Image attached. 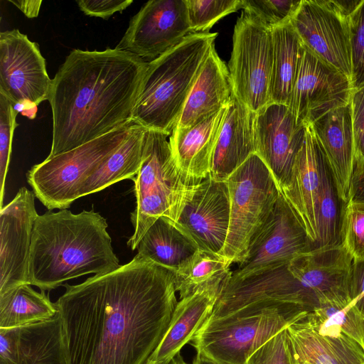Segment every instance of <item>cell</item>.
<instances>
[{
	"mask_svg": "<svg viewBox=\"0 0 364 364\" xmlns=\"http://www.w3.org/2000/svg\"><path fill=\"white\" fill-rule=\"evenodd\" d=\"M271 31L273 60L269 103L288 106L303 45L290 20Z\"/></svg>",
	"mask_w": 364,
	"mask_h": 364,
	"instance_id": "cell-27",
	"label": "cell"
},
{
	"mask_svg": "<svg viewBox=\"0 0 364 364\" xmlns=\"http://www.w3.org/2000/svg\"><path fill=\"white\" fill-rule=\"evenodd\" d=\"M234 95L228 68L213 45L175 127H186L228 105Z\"/></svg>",
	"mask_w": 364,
	"mask_h": 364,
	"instance_id": "cell-24",
	"label": "cell"
},
{
	"mask_svg": "<svg viewBox=\"0 0 364 364\" xmlns=\"http://www.w3.org/2000/svg\"><path fill=\"white\" fill-rule=\"evenodd\" d=\"M192 364H218L212 360L203 356V355L198 353L195 356Z\"/></svg>",
	"mask_w": 364,
	"mask_h": 364,
	"instance_id": "cell-44",
	"label": "cell"
},
{
	"mask_svg": "<svg viewBox=\"0 0 364 364\" xmlns=\"http://www.w3.org/2000/svg\"><path fill=\"white\" fill-rule=\"evenodd\" d=\"M230 265L224 256L198 249L174 271L176 289L180 299L224 279L231 273Z\"/></svg>",
	"mask_w": 364,
	"mask_h": 364,
	"instance_id": "cell-30",
	"label": "cell"
},
{
	"mask_svg": "<svg viewBox=\"0 0 364 364\" xmlns=\"http://www.w3.org/2000/svg\"><path fill=\"white\" fill-rule=\"evenodd\" d=\"M63 286L55 303L67 364H146L178 302L174 271L138 253L114 271Z\"/></svg>",
	"mask_w": 364,
	"mask_h": 364,
	"instance_id": "cell-1",
	"label": "cell"
},
{
	"mask_svg": "<svg viewBox=\"0 0 364 364\" xmlns=\"http://www.w3.org/2000/svg\"><path fill=\"white\" fill-rule=\"evenodd\" d=\"M146 129L136 124L123 144L82 184L80 198L124 179H133L143 157Z\"/></svg>",
	"mask_w": 364,
	"mask_h": 364,
	"instance_id": "cell-26",
	"label": "cell"
},
{
	"mask_svg": "<svg viewBox=\"0 0 364 364\" xmlns=\"http://www.w3.org/2000/svg\"><path fill=\"white\" fill-rule=\"evenodd\" d=\"M225 181L230 196V223L220 255L230 264H239L269 218L280 193L270 171L256 154Z\"/></svg>",
	"mask_w": 364,
	"mask_h": 364,
	"instance_id": "cell-8",
	"label": "cell"
},
{
	"mask_svg": "<svg viewBox=\"0 0 364 364\" xmlns=\"http://www.w3.org/2000/svg\"><path fill=\"white\" fill-rule=\"evenodd\" d=\"M313 312L317 316L336 325L364 350V315L351 301L346 304L328 305Z\"/></svg>",
	"mask_w": 364,
	"mask_h": 364,
	"instance_id": "cell-34",
	"label": "cell"
},
{
	"mask_svg": "<svg viewBox=\"0 0 364 364\" xmlns=\"http://www.w3.org/2000/svg\"><path fill=\"white\" fill-rule=\"evenodd\" d=\"M230 211L227 182L209 175L195 187L177 223L199 249L220 254L228 232Z\"/></svg>",
	"mask_w": 364,
	"mask_h": 364,
	"instance_id": "cell-17",
	"label": "cell"
},
{
	"mask_svg": "<svg viewBox=\"0 0 364 364\" xmlns=\"http://www.w3.org/2000/svg\"><path fill=\"white\" fill-rule=\"evenodd\" d=\"M305 132L306 126L296 122L286 105L271 102L255 113V154L270 171L279 191L289 179Z\"/></svg>",
	"mask_w": 364,
	"mask_h": 364,
	"instance_id": "cell-16",
	"label": "cell"
},
{
	"mask_svg": "<svg viewBox=\"0 0 364 364\" xmlns=\"http://www.w3.org/2000/svg\"><path fill=\"white\" fill-rule=\"evenodd\" d=\"M247 364H292L286 328L255 350Z\"/></svg>",
	"mask_w": 364,
	"mask_h": 364,
	"instance_id": "cell-38",
	"label": "cell"
},
{
	"mask_svg": "<svg viewBox=\"0 0 364 364\" xmlns=\"http://www.w3.org/2000/svg\"><path fill=\"white\" fill-rule=\"evenodd\" d=\"M311 125L331 168L338 196L346 204L355 163L350 102L326 112Z\"/></svg>",
	"mask_w": 364,
	"mask_h": 364,
	"instance_id": "cell-21",
	"label": "cell"
},
{
	"mask_svg": "<svg viewBox=\"0 0 364 364\" xmlns=\"http://www.w3.org/2000/svg\"><path fill=\"white\" fill-rule=\"evenodd\" d=\"M303 313L286 328L294 361L299 364H348Z\"/></svg>",
	"mask_w": 364,
	"mask_h": 364,
	"instance_id": "cell-29",
	"label": "cell"
},
{
	"mask_svg": "<svg viewBox=\"0 0 364 364\" xmlns=\"http://www.w3.org/2000/svg\"><path fill=\"white\" fill-rule=\"evenodd\" d=\"M107 227L106 219L93 209L38 215L30 250L29 284L50 291L76 277L118 269Z\"/></svg>",
	"mask_w": 364,
	"mask_h": 364,
	"instance_id": "cell-3",
	"label": "cell"
},
{
	"mask_svg": "<svg viewBox=\"0 0 364 364\" xmlns=\"http://www.w3.org/2000/svg\"><path fill=\"white\" fill-rule=\"evenodd\" d=\"M217 36L191 33L148 63L132 113L134 124L171 135Z\"/></svg>",
	"mask_w": 364,
	"mask_h": 364,
	"instance_id": "cell-4",
	"label": "cell"
},
{
	"mask_svg": "<svg viewBox=\"0 0 364 364\" xmlns=\"http://www.w3.org/2000/svg\"><path fill=\"white\" fill-rule=\"evenodd\" d=\"M231 274L224 279L199 288L177 302L167 331L148 363L168 364L182 348L191 341L210 316L222 285Z\"/></svg>",
	"mask_w": 364,
	"mask_h": 364,
	"instance_id": "cell-22",
	"label": "cell"
},
{
	"mask_svg": "<svg viewBox=\"0 0 364 364\" xmlns=\"http://www.w3.org/2000/svg\"><path fill=\"white\" fill-rule=\"evenodd\" d=\"M131 122L75 149L48 156L27 172V182L48 210L68 209L85 181L123 144Z\"/></svg>",
	"mask_w": 364,
	"mask_h": 364,
	"instance_id": "cell-7",
	"label": "cell"
},
{
	"mask_svg": "<svg viewBox=\"0 0 364 364\" xmlns=\"http://www.w3.org/2000/svg\"><path fill=\"white\" fill-rule=\"evenodd\" d=\"M351 79L303 46L288 107L298 124H311L350 102Z\"/></svg>",
	"mask_w": 364,
	"mask_h": 364,
	"instance_id": "cell-14",
	"label": "cell"
},
{
	"mask_svg": "<svg viewBox=\"0 0 364 364\" xmlns=\"http://www.w3.org/2000/svg\"><path fill=\"white\" fill-rule=\"evenodd\" d=\"M146 364H151V363H148V362H147Z\"/></svg>",
	"mask_w": 364,
	"mask_h": 364,
	"instance_id": "cell-47",
	"label": "cell"
},
{
	"mask_svg": "<svg viewBox=\"0 0 364 364\" xmlns=\"http://www.w3.org/2000/svg\"><path fill=\"white\" fill-rule=\"evenodd\" d=\"M191 33L209 32L220 19L242 9V0H186Z\"/></svg>",
	"mask_w": 364,
	"mask_h": 364,
	"instance_id": "cell-32",
	"label": "cell"
},
{
	"mask_svg": "<svg viewBox=\"0 0 364 364\" xmlns=\"http://www.w3.org/2000/svg\"><path fill=\"white\" fill-rule=\"evenodd\" d=\"M58 313L45 291L38 292L28 284L0 296V328H13L53 318Z\"/></svg>",
	"mask_w": 364,
	"mask_h": 364,
	"instance_id": "cell-28",
	"label": "cell"
},
{
	"mask_svg": "<svg viewBox=\"0 0 364 364\" xmlns=\"http://www.w3.org/2000/svg\"><path fill=\"white\" fill-rule=\"evenodd\" d=\"M292 364H299V363H296V362H295V361H294V360H293V359H292Z\"/></svg>",
	"mask_w": 364,
	"mask_h": 364,
	"instance_id": "cell-46",
	"label": "cell"
},
{
	"mask_svg": "<svg viewBox=\"0 0 364 364\" xmlns=\"http://www.w3.org/2000/svg\"><path fill=\"white\" fill-rule=\"evenodd\" d=\"M272 60L271 28L243 10L234 28L228 70L235 95L255 113L270 102Z\"/></svg>",
	"mask_w": 364,
	"mask_h": 364,
	"instance_id": "cell-9",
	"label": "cell"
},
{
	"mask_svg": "<svg viewBox=\"0 0 364 364\" xmlns=\"http://www.w3.org/2000/svg\"><path fill=\"white\" fill-rule=\"evenodd\" d=\"M341 240L353 260H364V202L344 204Z\"/></svg>",
	"mask_w": 364,
	"mask_h": 364,
	"instance_id": "cell-33",
	"label": "cell"
},
{
	"mask_svg": "<svg viewBox=\"0 0 364 364\" xmlns=\"http://www.w3.org/2000/svg\"><path fill=\"white\" fill-rule=\"evenodd\" d=\"M168 364H189L186 363L178 353Z\"/></svg>",
	"mask_w": 364,
	"mask_h": 364,
	"instance_id": "cell-45",
	"label": "cell"
},
{
	"mask_svg": "<svg viewBox=\"0 0 364 364\" xmlns=\"http://www.w3.org/2000/svg\"><path fill=\"white\" fill-rule=\"evenodd\" d=\"M191 33L186 0H151L130 19L115 48L149 63Z\"/></svg>",
	"mask_w": 364,
	"mask_h": 364,
	"instance_id": "cell-13",
	"label": "cell"
},
{
	"mask_svg": "<svg viewBox=\"0 0 364 364\" xmlns=\"http://www.w3.org/2000/svg\"><path fill=\"white\" fill-rule=\"evenodd\" d=\"M79 9L85 15L108 19L114 14L122 12L132 3V0H78Z\"/></svg>",
	"mask_w": 364,
	"mask_h": 364,
	"instance_id": "cell-40",
	"label": "cell"
},
{
	"mask_svg": "<svg viewBox=\"0 0 364 364\" xmlns=\"http://www.w3.org/2000/svg\"><path fill=\"white\" fill-rule=\"evenodd\" d=\"M323 152L312 126L306 125L305 136L289 179L279 189L294 214L305 230L312 249L318 238V213Z\"/></svg>",
	"mask_w": 364,
	"mask_h": 364,
	"instance_id": "cell-18",
	"label": "cell"
},
{
	"mask_svg": "<svg viewBox=\"0 0 364 364\" xmlns=\"http://www.w3.org/2000/svg\"><path fill=\"white\" fill-rule=\"evenodd\" d=\"M348 25L354 89L364 83V0L348 16Z\"/></svg>",
	"mask_w": 364,
	"mask_h": 364,
	"instance_id": "cell-37",
	"label": "cell"
},
{
	"mask_svg": "<svg viewBox=\"0 0 364 364\" xmlns=\"http://www.w3.org/2000/svg\"><path fill=\"white\" fill-rule=\"evenodd\" d=\"M18 110L0 93V208H3L5 181L10 164L12 140Z\"/></svg>",
	"mask_w": 364,
	"mask_h": 364,
	"instance_id": "cell-35",
	"label": "cell"
},
{
	"mask_svg": "<svg viewBox=\"0 0 364 364\" xmlns=\"http://www.w3.org/2000/svg\"><path fill=\"white\" fill-rule=\"evenodd\" d=\"M290 22L305 48L351 79L348 16L335 0H301Z\"/></svg>",
	"mask_w": 364,
	"mask_h": 364,
	"instance_id": "cell-12",
	"label": "cell"
},
{
	"mask_svg": "<svg viewBox=\"0 0 364 364\" xmlns=\"http://www.w3.org/2000/svg\"><path fill=\"white\" fill-rule=\"evenodd\" d=\"M159 131L146 129L140 169L134 181L136 207L130 214L134 233L127 241L132 250L160 217L177 223L195 186H188L176 168L168 137Z\"/></svg>",
	"mask_w": 364,
	"mask_h": 364,
	"instance_id": "cell-6",
	"label": "cell"
},
{
	"mask_svg": "<svg viewBox=\"0 0 364 364\" xmlns=\"http://www.w3.org/2000/svg\"><path fill=\"white\" fill-rule=\"evenodd\" d=\"M312 249L301 223L279 194L272 213L251 242L246 256L232 272L228 283L242 281L289 263Z\"/></svg>",
	"mask_w": 364,
	"mask_h": 364,
	"instance_id": "cell-11",
	"label": "cell"
},
{
	"mask_svg": "<svg viewBox=\"0 0 364 364\" xmlns=\"http://www.w3.org/2000/svg\"><path fill=\"white\" fill-rule=\"evenodd\" d=\"M303 313L279 302L252 303L223 316L207 318L191 343L198 353L218 364H247L255 350Z\"/></svg>",
	"mask_w": 364,
	"mask_h": 364,
	"instance_id": "cell-5",
	"label": "cell"
},
{
	"mask_svg": "<svg viewBox=\"0 0 364 364\" xmlns=\"http://www.w3.org/2000/svg\"><path fill=\"white\" fill-rule=\"evenodd\" d=\"M229 104L191 126L175 127L169 136L176 168L188 186H197L210 175Z\"/></svg>",
	"mask_w": 364,
	"mask_h": 364,
	"instance_id": "cell-19",
	"label": "cell"
},
{
	"mask_svg": "<svg viewBox=\"0 0 364 364\" xmlns=\"http://www.w3.org/2000/svg\"><path fill=\"white\" fill-rule=\"evenodd\" d=\"M300 2L301 0H242V9L272 28L289 21Z\"/></svg>",
	"mask_w": 364,
	"mask_h": 364,
	"instance_id": "cell-36",
	"label": "cell"
},
{
	"mask_svg": "<svg viewBox=\"0 0 364 364\" xmlns=\"http://www.w3.org/2000/svg\"><path fill=\"white\" fill-rule=\"evenodd\" d=\"M52 80L37 43L18 29L0 33V93L15 107L48 100Z\"/></svg>",
	"mask_w": 364,
	"mask_h": 364,
	"instance_id": "cell-10",
	"label": "cell"
},
{
	"mask_svg": "<svg viewBox=\"0 0 364 364\" xmlns=\"http://www.w3.org/2000/svg\"><path fill=\"white\" fill-rule=\"evenodd\" d=\"M198 249L178 223L163 216L148 229L136 247L138 254L173 271Z\"/></svg>",
	"mask_w": 364,
	"mask_h": 364,
	"instance_id": "cell-25",
	"label": "cell"
},
{
	"mask_svg": "<svg viewBox=\"0 0 364 364\" xmlns=\"http://www.w3.org/2000/svg\"><path fill=\"white\" fill-rule=\"evenodd\" d=\"M0 364H67L58 312L45 321L0 328Z\"/></svg>",
	"mask_w": 364,
	"mask_h": 364,
	"instance_id": "cell-20",
	"label": "cell"
},
{
	"mask_svg": "<svg viewBox=\"0 0 364 364\" xmlns=\"http://www.w3.org/2000/svg\"><path fill=\"white\" fill-rule=\"evenodd\" d=\"M8 1L13 4L29 18L38 16L42 4V0H9Z\"/></svg>",
	"mask_w": 364,
	"mask_h": 364,
	"instance_id": "cell-43",
	"label": "cell"
},
{
	"mask_svg": "<svg viewBox=\"0 0 364 364\" xmlns=\"http://www.w3.org/2000/svg\"><path fill=\"white\" fill-rule=\"evenodd\" d=\"M348 200L364 202V158L355 160Z\"/></svg>",
	"mask_w": 364,
	"mask_h": 364,
	"instance_id": "cell-42",
	"label": "cell"
},
{
	"mask_svg": "<svg viewBox=\"0 0 364 364\" xmlns=\"http://www.w3.org/2000/svg\"><path fill=\"white\" fill-rule=\"evenodd\" d=\"M255 113L233 95L215 145L210 176L225 181L255 154Z\"/></svg>",
	"mask_w": 364,
	"mask_h": 364,
	"instance_id": "cell-23",
	"label": "cell"
},
{
	"mask_svg": "<svg viewBox=\"0 0 364 364\" xmlns=\"http://www.w3.org/2000/svg\"><path fill=\"white\" fill-rule=\"evenodd\" d=\"M35 195L21 188L0 211V296L28 284V262L34 224L38 214Z\"/></svg>",
	"mask_w": 364,
	"mask_h": 364,
	"instance_id": "cell-15",
	"label": "cell"
},
{
	"mask_svg": "<svg viewBox=\"0 0 364 364\" xmlns=\"http://www.w3.org/2000/svg\"><path fill=\"white\" fill-rule=\"evenodd\" d=\"M321 188L318 213V238L313 249L341 244L344 203L340 199L331 168L323 156L321 164Z\"/></svg>",
	"mask_w": 364,
	"mask_h": 364,
	"instance_id": "cell-31",
	"label": "cell"
},
{
	"mask_svg": "<svg viewBox=\"0 0 364 364\" xmlns=\"http://www.w3.org/2000/svg\"><path fill=\"white\" fill-rule=\"evenodd\" d=\"M350 107L355 160L364 158V83L353 89Z\"/></svg>",
	"mask_w": 364,
	"mask_h": 364,
	"instance_id": "cell-39",
	"label": "cell"
},
{
	"mask_svg": "<svg viewBox=\"0 0 364 364\" xmlns=\"http://www.w3.org/2000/svg\"><path fill=\"white\" fill-rule=\"evenodd\" d=\"M348 294L350 301L364 315V260H353L348 277Z\"/></svg>",
	"mask_w": 364,
	"mask_h": 364,
	"instance_id": "cell-41",
	"label": "cell"
},
{
	"mask_svg": "<svg viewBox=\"0 0 364 364\" xmlns=\"http://www.w3.org/2000/svg\"><path fill=\"white\" fill-rule=\"evenodd\" d=\"M148 63L117 48L73 50L52 79L54 156L131 122Z\"/></svg>",
	"mask_w": 364,
	"mask_h": 364,
	"instance_id": "cell-2",
	"label": "cell"
}]
</instances>
